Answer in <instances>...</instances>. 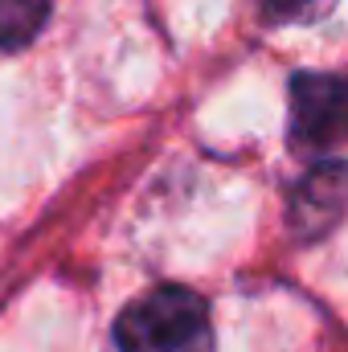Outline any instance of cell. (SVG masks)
I'll use <instances>...</instances> for the list:
<instances>
[{"label": "cell", "mask_w": 348, "mask_h": 352, "mask_svg": "<svg viewBox=\"0 0 348 352\" xmlns=\"http://www.w3.org/2000/svg\"><path fill=\"white\" fill-rule=\"evenodd\" d=\"M50 16V0H0V50L29 45Z\"/></svg>", "instance_id": "277c9868"}, {"label": "cell", "mask_w": 348, "mask_h": 352, "mask_svg": "<svg viewBox=\"0 0 348 352\" xmlns=\"http://www.w3.org/2000/svg\"><path fill=\"white\" fill-rule=\"evenodd\" d=\"M340 192H345V168L336 156H328L324 164H316L303 176V184L291 197V217L299 230L307 234H324L336 217H340Z\"/></svg>", "instance_id": "3957f363"}, {"label": "cell", "mask_w": 348, "mask_h": 352, "mask_svg": "<svg viewBox=\"0 0 348 352\" xmlns=\"http://www.w3.org/2000/svg\"><path fill=\"white\" fill-rule=\"evenodd\" d=\"M345 123V82L336 74H295L291 82V140L299 148H332Z\"/></svg>", "instance_id": "7a4b0ae2"}, {"label": "cell", "mask_w": 348, "mask_h": 352, "mask_svg": "<svg viewBox=\"0 0 348 352\" xmlns=\"http://www.w3.org/2000/svg\"><path fill=\"white\" fill-rule=\"evenodd\" d=\"M266 21H312L328 8V0H262Z\"/></svg>", "instance_id": "5b68a950"}, {"label": "cell", "mask_w": 348, "mask_h": 352, "mask_svg": "<svg viewBox=\"0 0 348 352\" xmlns=\"http://www.w3.org/2000/svg\"><path fill=\"white\" fill-rule=\"evenodd\" d=\"M115 344L119 352H213L209 307L188 287H156L123 307Z\"/></svg>", "instance_id": "6da1fadb"}]
</instances>
